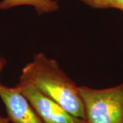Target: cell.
I'll return each mask as SVG.
<instances>
[{
    "instance_id": "obj_1",
    "label": "cell",
    "mask_w": 123,
    "mask_h": 123,
    "mask_svg": "<svg viewBox=\"0 0 123 123\" xmlns=\"http://www.w3.org/2000/svg\"><path fill=\"white\" fill-rule=\"evenodd\" d=\"M19 82L31 84L70 114L84 118V106L79 86L62 70L57 62L44 53L34 55L23 67Z\"/></svg>"
},
{
    "instance_id": "obj_2",
    "label": "cell",
    "mask_w": 123,
    "mask_h": 123,
    "mask_svg": "<svg viewBox=\"0 0 123 123\" xmlns=\"http://www.w3.org/2000/svg\"><path fill=\"white\" fill-rule=\"evenodd\" d=\"M84 123H123V83L111 88L79 86Z\"/></svg>"
},
{
    "instance_id": "obj_3",
    "label": "cell",
    "mask_w": 123,
    "mask_h": 123,
    "mask_svg": "<svg viewBox=\"0 0 123 123\" xmlns=\"http://www.w3.org/2000/svg\"><path fill=\"white\" fill-rule=\"evenodd\" d=\"M44 123H84L45 96L31 84L18 82L17 85Z\"/></svg>"
},
{
    "instance_id": "obj_4",
    "label": "cell",
    "mask_w": 123,
    "mask_h": 123,
    "mask_svg": "<svg viewBox=\"0 0 123 123\" xmlns=\"http://www.w3.org/2000/svg\"><path fill=\"white\" fill-rule=\"evenodd\" d=\"M0 98L4 104L8 118L12 123H44L30 103L17 86L2 85Z\"/></svg>"
},
{
    "instance_id": "obj_5",
    "label": "cell",
    "mask_w": 123,
    "mask_h": 123,
    "mask_svg": "<svg viewBox=\"0 0 123 123\" xmlns=\"http://www.w3.org/2000/svg\"><path fill=\"white\" fill-rule=\"evenodd\" d=\"M20 6H33L38 14L51 13L60 8L56 0H2L0 10H8Z\"/></svg>"
},
{
    "instance_id": "obj_6",
    "label": "cell",
    "mask_w": 123,
    "mask_h": 123,
    "mask_svg": "<svg viewBox=\"0 0 123 123\" xmlns=\"http://www.w3.org/2000/svg\"><path fill=\"white\" fill-rule=\"evenodd\" d=\"M92 8L117 9L123 11V0H79Z\"/></svg>"
},
{
    "instance_id": "obj_7",
    "label": "cell",
    "mask_w": 123,
    "mask_h": 123,
    "mask_svg": "<svg viewBox=\"0 0 123 123\" xmlns=\"http://www.w3.org/2000/svg\"><path fill=\"white\" fill-rule=\"evenodd\" d=\"M6 64V58L0 55V73L2 70V69L4 68V67ZM1 86H2V84H0V88L1 87Z\"/></svg>"
},
{
    "instance_id": "obj_8",
    "label": "cell",
    "mask_w": 123,
    "mask_h": 123,
    "mask_svg": "<svg viewBox=\"0 0 123 123\" xmlns=\"http://www.w3.org/2000/svg\"><path fill=\"white\" fill-rule=\"evenodd\" d=\"M10 120L8 118H4L0 115V123H9Z\"/></svg>"
}]
</instances>
